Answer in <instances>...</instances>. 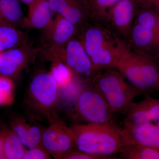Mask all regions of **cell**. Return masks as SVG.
I'll return each mask as SVG.
<instances>
[{
    "label": "cell",
    "mask_w": 159,
    "mask_h": 159,
    "mask_svg": "<svg viewBox=\"0 0 159 159\" xmlns=\"http://www.w3.org/2000/svg\"><path fill=\"white\" fill-rule=\"evenodd\" d=\"M105 157L91 154L79 150L70 151L61 157V159H103Z\"/></svg>",
    "instance_id": "d4e9b609"
},
{
    "label": "cell",
    "mask_w": 159,
    "mask_h": 159,
    "mask_svg": "<svg viewBox=\"0 0 159 159\" xmlns=\"http://www.w3.org/2000/svg\"><path fill=\"white\" fill-rule=\"evenodd\" d=\"M116 69L139 93L148 92L159 84V73L152 61L126 48Z\"/></svg>",
    "instance_id": "5b68a950"
},
{
    "label": "cell",
    "mask_w": 159,
    "mask_h": 159,
    "mask_svg": "<svg viewBox=\"0 0 159 159\" xmlns=\"http://www.w3.org/2000/svg\"><path fill=\"white\" fill-rule=\"evenodd\" d=\"M137 20V24L152 29L159 36L158 18L153 13L149 11H142L138 16Z\"/></svg>",
    "instance_id": "603a6c76"
},
{
    "label": "cell",
    "mask_w": 159,
    "mask_h": 159,
    "mask_svg": "<svg viewBox=\"0 0 159 159\" xmlns=\"http://www.w3.org/2000/svg\"><path fill=\"white\" fill-rule=\"evenodd\" d=\"M157 126V127H158V128L159 129V120H158V124Z\"/></svg>",
    "instance_id": "f1b7e54d"
},
{
    "label": "cell",
    "mask_w": 159,
    "mask_h": 159,
    "mask_svg": "<svg viewBox=\"0 0 159 159\" xmlns=\"http://www.w3.org/2000/svg\"><path fill=\"white\" fill-rule=\"evenodd\" d=\"M51 156L43 145L28 148L23 159H49Z\"/></svg>",
    "instance_id": "cb8c5ba5"
},
{
    "label": "cell",
    "mask_w": 159,
    "mask_h": 159,
    "mask_svg": "<svg viewBox=\"0 0 159 159\" xmlns=\"http://www.w3.org/2000/svg\"><path fill=\"white\" fill-rule=\"evenodd\" d=\"M0 159L3 158L2 155V140L0 135Z\"/></svg>",
    "instance_id": "4316f807"
},
{
    "label": "cell",
    "mask_w": 159,
    "mask_h": 159,
    "mask_svg": "<svg viewBox=\"0 0 159 159\" xmlns=\"http://www.w3.org/2000/svg\"><path fill=\"white\" fill-rule=\"evenodd\" d=\"M39 49L27 43L0 52V74L15 77L34 61Z\"/></svg>",
    "instance_id": "30bf717a"
},
{
    "label": "cell",
    "mask_w": 159,
    "mask_h": 159,
    "mask_svg": "<svg viewBox=\"0 0 159 159\" xmlns=\"http://www.w3.org/2000/svg\"></svg>",
    "instance_id": "f546056e"
},
{
    "label": "cell",
    "mask_w": 159,
    "mask_h": 159,
    "mask_svg": "<svg viewBox=\"0 0 159 159\" xmlns=\"http://www.w3.org/2000/svg\"><path fill=\"white\" fill-rule=\"evenodd\" d=\"M28 42L25 34L16 27L0 23V52Z\"/></svg>",
    "instance_id": "2e32d148"
},
{
    "label": "cell",
    "mask_w": 159,
    "mask_h": 159,
    "mask_svg": "<svg viewBox=\"0 0 159 159\" xmlns=\"http://www.w3.org/2000/svg\"><path fill=\"white\" fill-rule=\"evenodd\" d=\"M135 11L134 0H120L110 9L107 16L119 32L125 34L130 29Z\"/></svg>",
    "instance_id": "9a60e30c"
},
{
    "label": "cell",
    "mask_w": 159,
    "mask_h": 159,
    "mask_svg": "<svg viewBox=\"0 0 159 159\" xmlns=\"http://www.w3.org/2000/svg\"><path fill=\"white\" fill-rule=\"evenodd\" d=\"M19 0H0V23L22 25V9Z\"/></svg>",
    "instance_id": "e0dca14e"
},
{
    "label": "cell",
    "mask_w": 159,
    "mask_h": 159,
    "mask_svg": "<svg viewBox=\"0 0 159 159\" xmlns=\"http://www.w3.org/2000/svg\"><path fill=\"white\" fill-rule=\"evenodd\" d=\"M0 135L2 140L3 158L23 159L28 148L24 146L14 132H4Z\"/></svg>",
    "instance_id": "ac0fdd59"
},
{
    "label": "cell",
    "mask_w": 159,
    "mask_h": 159,
    "mask_svg": "<svg viewBox=\"0 0 159 159\" xmlns=\"http://www.w3.org/2000/svg\"><path fill=\"white\" fill-rule=\"evenodd\" d=\"M52 11L77 26L84 22L88 11L82 0H48Z\"/></svg>",
    "instance_id": "7c38bea8"
},
{
    "label": "cell",
    "mask_w": 159,
    "mask_h": 159,
    "mask_svg": "<svg viewBox=\"0 0 159 159\" xmlns=\"http://www.w3.org/2000/svg\"><path fill=\"white\" fill-rule=\"evenodd\" d=\"M60 86L51 73L42 72L32 78L26 91L24 105L31 119L49 123L59 120Z\"/></svg>",
    "instance_id": "6da1fadb"
},
{
    "label": "cell",
    "mask_w": 159,
    "mask_h": 159,
    "mask_svg": "<svg viewBox=\"0 0 159 159\" xmlns=\"http://www.w3.org/2000/svg\"><path fill=\"white\" fill-rule=\"evenodd\" d=\"M19 1L24 4H25L28 7L31 5L32 3H34L36 0H19Z\"/></svg>",
    "instance_id": "484cf974"
},
{
    "label": "cell",
    "mask_w": 159,
    "mask_h": 159,
    "mask_svg": "<svg viewBox=\"0 0 159 159\" xmlns=\"http://www.w3.org/2000/svg\"><path fill=\"white\" fill-rule=\"evenodd\" d=\"M90 1V0H82L83 2L84 3V5H85V6H86L87 3H88Z\"/></svg>",
    "instance_id": "83f0119b"
},
{
    "label": "cell",
    "mask_w": 159,
    "mask_h": 159,
    "mask_svg": "<svg viewBox=\"0 0 159 159\" xmlns=\"http://www.w3.org/2000/svg\"><path fill=\"white\" fill-rule=\"evenodd\" d=\"M134 43L139 48H146L153 43H159V36L152 29L137 24L132 30Z\"/></svg>",
    "instance_id": "ffe728a7"
},
{
    "label": "cell",
    "mask_w": 159,
    "mask_h": 159,
    "mask_svg": "<svg viewBox=\"0 0 159 159\" xmlns=\"http://www.w3.org/2000/svg\"><path fill=\"white\" fill-rule=\"evenodd\" d=\"M77 112L88 123H111L113 111L96 89H86L80 92L76 101Z\"/></svg>",
    "instance_id": "52a82bcc"
},
{
    "label": "cell",
    "mask_w": 159,
    "mask_h": 159,
    "mask_svg": "<svg viewBox=\"0 0 159 159\" xmlns=\"http://www.w3.org/2000/svg\"><path fill=\"white\" fill-rule=\"evenodd\" d=\"M27 17L24 18L22 26L38 29H43L53 20L52 11L48 0H36L28 6Z\"/></svg>",
    "instance_id": "5bb4252c"
},
{
    "label": "cell",
    "mask_w": 159,
    "mask_h": 159,
    "mask_svg": "<svg viewBox=\"0 0 159 159\" xmlns=\"http://www.w3.org/2000/svg\"><path fill=\"white\" fill-rule=\"evenodd\" d=\"M14 86L9 77L0 75V106L10 105L14 101Z\"/></svg>",
    "instance_id": "7402d4cb"
},
{
    "label": "cell",
    "mask_w": 159,
    "mask_h": 159,
    "mask_svg": "<svg viewBox=\"0 0 159 159\" xmlns=\"http://www.w3.org/2000/svg\"><path fill=\"white\" fill-rule=\"evenodd\" d=\"M79 39L98 71L116 68L127 48L121 41L112 37L106 29L99 26L85 28Z\"/></svg>",
    "instance_id": "3957f363"
},
{
    "label": "cell",
    "mask_w": 159,
    "mask_h": 159,
    "mask_svg": "<svg viewBox=\"0 0 159 159\" xmlns=\"http://www.w3.org/2000/svg\"><path fill=\"white\" fill-rule=\"evenodd\" d=\"M124 146L140 145L159 150V129L152 123L136 126H125L122 129Z\"/></svg>",
    "instance_id": "8fae6325"
},
{
    "label": "cell",
    "mask_w": 159,
    "mask_h": 159,
    "mask_svg": "<svg viewBox=\"0 0 159 159\" xmlns=\"http://www.w3.org/2000/svg\"><path fill=\"white\" fill-rule=\"evenodd\" d=\"M70 127L76 147L87 153L112 159L124 146L122 129L113 123H88Z\"/></svg>",
    "instance_id": "7a4b0ae2"
},
{
    "label": "cell",
    "mask_w": 159,
    "mask_h": 159,
    "mask_svg": "<svg viewBox=\"0 0 159 159\" xmlns=\"http://www.w3.org/2000/svg\"><path fill=\"white\" fill-rule=\"evenodd\" d=\"M120 0H90L86 6L88 13L95 17L107 16L109 11Z\"/></svg>",
    "instance_id": "44dd1931"
},
{
    "label": "cell",
    "mask_w": 159,
    "mask_h": 159,
    "mask_svg": "<svg viewBox=\"0 0 159 159\" xmlns=\"http://www.w3.org/2000/svg\"><path fill=\"white\" fill-rule=\"evenodd\" d=\"M119 153L122 159H159V150L140 145H125Z\"/></svg>",
    "instance_id": "d6986e66"
},
{
    "label": "cell",
    "mask_w": 159,
    "mask_h": 159,
    "mask_svg": "<svg viewBox=\"0 0 159 159\" xmlns=\"http://www.w3.org/2000/svg\"><path fill=\"white\" fill-rule=\"evenodd\" d=\"M59 61L76 75L93 78L99 72L94 66L80 40L74 37L67 43Z\"/></svg>",
    "instance_id": "9c48e42d"
},
{
    "label": "cell",
    "mask_w": 159,
    "mask_h": 159,
    "mask_svg": "<svg viewBox=\"0 0 159 159\" xmlns=\"http://www.w3.org/2000/svg\"><path fill=\"white\" fill-rule=\"evenodd\" d=\"M112 69L99 71L93 79L94 88L101 94L113 112L125 114L140 93L127 83L120 72Z\"/></svg>",
    "instance_id": "277c9868"
},
{
    "label": "cell",
    "mask_w": 159,
    "mask_h": 159,
    "mask_svg": "<svg viewBox=\"0 0 159 159\" xmlns=\"http://www.w3.org/2000/svg\"><path fill=\"white\" fill-rule=\"evenodd\" d=\"M42 144L51 156L56 159H61L76 147L71 127L60 119L50 123L43 129Z\"/></svg>",
    "instance_id": "ba28073f"
},
{
    "label": "cell",
    "mask_w": 159,
    "mask_h": 159,
    "mask_svg": "<svg viewBox=\"0 0 159 159\" xmlns=\"http://www.w3.org/2000/svg\"><path fill=\"white\" fill-rule=\"evenodd\" d=\"M77 27L68 20L56 14L51 23L44 29L39 51L45 57L55 61L59 59L69 41L77 32Z\"/></svg>",
    "instance_id": "8992f818"
},
{
    "label": "cell",
    "mask_w": 159,
    "mask_h": 159,
    "mask_svg": "<svg viewBox=\"0 0 159 159\" xmlns=\"http://www.w3.org/2000/svg\"><path fill=\"white\" fill-rule=\"evenodd\" d=\"M10 126L12 131L26 148H31L43 145V130L35 122L32 123L25 118L17 117L11 120Z\"/></svg>",
    "instance_id": "4fadbf2b"
}]
</instances>
